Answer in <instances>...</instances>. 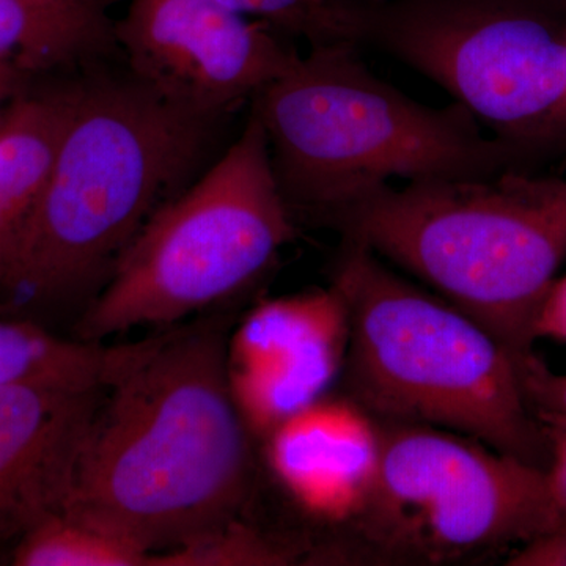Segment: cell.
<instances>
[{
    "label": "cell",
    "mask_w": 566,
    "mask_h": 566,
    "mask_svg": "<svg viewBox=\"0 0 566 566\" xmlns=\"http://www.w3.org/2000/svg\"><path fill=\"white\" fill-rule=\"evenodd\" d=\"M229 319L153 337L104 392L65 510L148 551L189 545L238 520L251 493V430L227 368Z\"/></svg>",
    "instance_id": "cell-1"
},
{
    "label": "cell",
    "mask_w": 566,
    "mask_h": 566,
    "mask_svg": "<svg viewBox=\"0 0 566 566\" xmlns=\"http://www.w3.org/2000/svg\"><path fill=\"white\" fill-rule=\"evenodd\" d=\"M227 118L169 102L132 73L80 81L2 292L61 303L103 286L142 227L203 174Z\"/></svg>",
    "instance_id": "cell-2"
},
{
    "label": "cell",
    "mask_w": 566,
    "mask_h": 566,
    "mask_svg": "<svg viewBox=\"0 0 566 566\" xmlns=\"http://www.w3.org/2000/svg\"><path fill=\"white\" fill-rule=\"evenodd\" d=\"M356 46L327 43L252 99L275 180L294 219L327 226L360 197L390 185L524 169L543 153L488 137L461 104L430 107L379 80Z\"/></svg>",
    "instance_id": "cell-3"
},
{
    "label": "cell",
    "mask_w": 566,
    "mask_h": 566,
    "mask_svg": "<svg viewBox=\"0 0 566 566\" xmlns=\"http://www.w3.org/2000/svg\"><path fill=\"white\" fill-rule=\"evenodd\" d=\"M327 226L430 286L516 359L566 259V180L513 169L385 185Z\"/></svg>",
    "instance_id": "cell-4"
},
{
    "label": "cell",
    "mask_w": 566,
    "mask_h": 566,
    "mask_svg": "<svg viewBox=\"0 0 566 566\" xmlns=\"http://www.w3.org/2000/svg\"><path fill=\"white\" fill-rule=\"evenodd\" d=\"M344 243L333 283L352 319L340 376L346 397L378 422L442 428L547 471L549 439L524 395L516 357L367 245Z\"/></svg>",
    "instance_id": "cell-5"
},
{
    "label": "cell",
    "mask_w": 566,
    "mask_h": 566,
    "mask_svg": "<svg viewBox=\"0 0 566 566\" xmlns=\"http://www.w3.org/2000/svg\"><path fill=\"white\" fill-rule=\"evenodd\" d=\"M297 234L275 180L262 122L151 216L74 326L104 342L142 326H170L243 292Z\"/></svg>",
    "instance_id": "cell-6"
},
{
    "label": "cell",
    "mask_w": 566,
    "mask_h": 566,
    "mask_svg": "<svg viewBox=\"0 0 566 566\" xmlns=\"http://www.w3.org/2000/svg\"><path fill=\"white\" fill-rule=\"evenodd\" d=\"M340 40L419 71L501 139H566V0H342Z\"/></svg>",
    "instance_id": "cell-7"
},
{
    "label": "cell",
    "mask_w": 566,
    "mask_h": 566,
    "mask_svg": "<svg viewBox=\"0 0 566 566\" xmlns=\"http://www.w3.org/2000/svg\"><path fill=\"white\" fill-rule=\"evenodd\" d=\"M379 424L378 479L348 526L379 560L455 564L565 526L543 469L442 428Z\"/></svg>",
    "instance_id": "cell-8"
},
{
    "label": "cell",
    "mask_w": 566,
    "mask_h": 566,
    "mask_svg": "<svg viewBox=\"0 0 566 566\" xmlns=\"http://www.w3.org/2000/svg\"><path fill=\"white\" fill-rule=\"evenodd\" d=\"M114 33L136 80L219 117L252 102L300 57L283 33L218 0H132Z\"/></svg>",
    "instance_id": "cell-9"
},
{
    "label": "cell",
    "mask_w": 566,
    "mask_h": 566,
    "mask_svg": "<svg viewBox=\"0 0 566 566\" xmlns=\"http://www.w3.org/2000/svg\"><path fill=\"white\" fill-rule=\"evenodd\" d=\"M352 337L348 301L335 283L263 301L229 337L230 387L251 433L266 438L329 392Z\"/></svg>",
    "instance_id": "cell-10"
},
{
    "label": "cell",
    "mask_w": 566,
    "mask_h": 566,
    "mask_svg": "<svg viewBox=\"0 0 566 566\" xmlns=\"http://www.w3.org/2000/svg\"><path fill=\"white\" fill-rule=\"evenodd\" d=\"M107 389L22 382L0 387V547L61 513Z\"/></svg>",
    "instance_id": "cell-11"
},
{
    "label": "cell",
    "mask_w": 566,
    "mask_h": 566,
    "mask_svg": "<svg viewBox=\"0 0 566 566\" xmlns=\"http://www.w3.org/2000/svg\"><path fill=\"white\" fill-rule=\"evenodd\" d=\"M275 479L307 515L349 526L374 493L381 424L346 397L324 395L266 436Z\"/></svg>",
    "instance_id": "cell-12"
},
{
    "label": "cell",
    "mask_w": 566,
    "mask_h": 566,
    "mask_svg": "<svg viewBox=\"0 0 566 566\" xmlns=\"http://www.w3.org/2000/svg\"><path fill=\"white\" fill-rule=\"evenodd\" d=\"M80 82L22 91L0 123V290L43 199Z\"/></svg>",
    "instance_id": "cell-13"
},
{
    "label": "cell",
    "mask_w": 566,
    "mask_h": 566,
    "mask_svg": "<svg viewBox=\"0 0 566 566\" xmlns=\"http://www.w3.org/2000/svg\"><path fill=\"white\" fill-rule=\"evenodd\" d=\"M142 352V340L112 346L71 340L39 324L0 318V387L41 382L109 389Z\"/></svg>",
    "instance_id": "cell-14"
},
{
    "label": "cell",
    "mask_w": 566,
    "mask_h": 566,
    "mask_svg": "<svg viewBox=\"0 0 566 566\" xmlns=\"http://www.w3.org/2000/svg\"><path fill=\"white\" fill-rule=\"evenodd\" d=\"M11 560L17 566H153V554L106 528L61 512L22 536Z\"/></svg>",
    "instance_id": "cell-15"
},
{
    "label": "cell",
    "mask_w": 566,
    "mask_h": 566,
    "mask_svg": "<svg viewBox=\"0 0 566 566\" xmlns=\"http://www.w3.org/2000/svg\"><path fill=\"white\" fill-rule=\"evenodd\" d=\"M35 18L52 65L96 61L109 54L115 43L109 7L114 0H21Z\"/></svg>",
    "instance_id": "cell-16"
},
{
    "label": "cell",
    "mask_w": 566,
    "mask_h": 566,
    "mask_svg": "<svg viewBox=\"0 0 566 566\" xmlns=\"http://www.w3.org/2000/svg\"><path fill=\"white\" fill-rule=\"evenodd\" d=\"M301 557L293 543L273 539L240 520L214 534L153 556V566L289 565Z\"/></svg>",
    "instance_id": "cell-17"
},
{
    "label": "cell",
    "mask_w": 566,
    "mask_h": 566,
    "mask_svg": "<svg viewBox=\"0 0 566 566\" xmlns=\"http://www.w3.org/2000/svg\"><path fill=\"white\" fill-rule=\"evenodd\" d=\"M244 17L255 18L285 36L311 46L340 43V0H218Z\"/></svg>",
    "instance_id": "cell-18"
},
{
    "label": "cell",
    "mask_w": 566,
    "mask_h": 566,
    "mask_svg": "<svg viewBox=\"0 0 566 566\" xmlns=\"http://www.w3.org/2000/svg\"><path fill=\"white\" fill-rule=\"evenodd\" d=\"M20 63L29 73L54 69L35 18L21 0H0V62Z\"/></svg>",
    "instance_id": "cell-19"
},
{
    "label": "cell",
    "mask_w": 566,
    "mask_h": 566,
    "mask_svg": "<svg viewBox=\"0 0 566 566\" xmlns=\"http://www.w3.org/2000/svg\"><path fill=\"white\" fill-rule=\"evenodd\" d=\"M521 385L534 415L566 417V375H557L535 353L516 359Z\"/></svg>",
    "instance_id": "cell-20"
},
{
    "label": "cell",
    "mask_w": 566,
    "mask_h": 566,
    "mask_svg": "<svg viewBox=\"0 0 566 566\" xmlns=\"http://www.w3.org/2000/svg\"><path fill=\"white\" fill-rule=\"evenodd\" d=\"M545 427L551 446V464L546 476L551 494L566 524V417L536 415Z\"/></svg>",
    "instance_id": "cell-21"
},
{
    "label": "cell",
    "mask_w": 566,
    "mask_h": 566,
    "mask_svg": "<svg viewBox=\"0 0 566 566\" xmlns=\"http://www.w3.org/2000/svg\"><path fill=\"white\" fill-rule=\"evenodd\" d=\"M535 340L551 338V340L566 344V274L554 279L539 304L534 323Z\"/></svg>",
    "instance_id": "cell-22"
},
{
    "label": "cell",
    "mask_w": 566,
    "mask_h": 566,
    "mask_svg": "<svg viewBox=\"0 0 566 566\" xmlns=\"http://www.w3.org/2000/svg\"><path fill=\"white\" fill-rule=\"evenodd\" d=\"M29 71L22 69L20 63L13 61L0 62V123L7 107L13 102L18 93L24 91L25 77Z\"/></svg>",
    "instance_id": "cell-23"
},
{
    "label": "cell",
    "mask_w": 566,
    "mask_h": 566,
    "mask_svg": "<svg viewBox=\"0 0 566 566\" xmlns=\"http://www.w3.org/2000/svg\"><path fill=\"white\" fill-rule=\"evenodd\" d=\"M364 2H382V0H364Z\"/></svg>",
    "instance_id": "cell-24"
}]
</instances>
